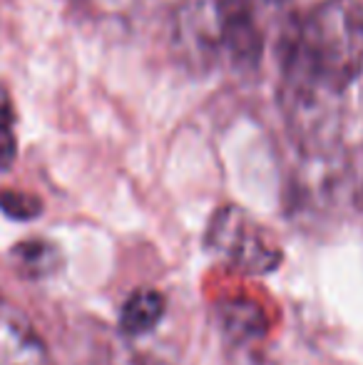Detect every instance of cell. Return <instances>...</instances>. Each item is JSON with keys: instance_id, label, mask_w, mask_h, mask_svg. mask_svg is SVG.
Wrapping results in <instances>:
<instances>
[{"instance_id": "2", "label": "cell", "mask_w": 363, "mask_h": 365, "mask_svg": "<svg viewBox=\"0 0 363 365\" xmlns=\"http://www.w3.org/2000/svg\"><path fill=\"white\" fill-rule=\"evenodd\" d=\"M207 249L242 274H272L281 264L276 239L239 207H222L207 226Z\"/></svg>"}, {"instance_id": "9", "label": "cell", "mask_w": 363, "mask_h": 365, "mask_svg": "<svg viewBox=\"0 0 363 365\" xmlns=\"http://www.w3.org/2000/svg\"><path fill=\"white\" fill-rule=\"evenodd\" d=\"M142 365H167V363H162V361H142Z\"/></svg>"}, {"instance_id": "8", "label": "cell", "mask_w": 363, "mask_h": 365, "mask_svg": "<svg viewBox=\"0 0 363 365\" xmlns=\"http://www.w3.org/2000/svg\"><path fill=\"white\" fill-rule=\"evenodd\" d=\"M0 209H3L5 217L18 219V221H28L35 219L43 209L40 199L30 197L25 192H13V189H0Z\"/></svg>"}, {"instance_id": "5", "label": "cell", "mask_w": 363, "mask_h": 365, "mask_svg": "<svg viewBox=\"0 0 363 365\" xmlns=\"http://www.w3.org/2000/svg\"><path fill=\"white\" fill-rule=\"evenodd\" d=\"M15 269L30 279H43L60 269V249L45 239H28L13 249Z\"/></svg>"}, {"instance_id": "4", "label": "cell", "mask_w": 363, "mask_h": 365, "mask_svg": "<svg viewBox=\"0 0 363 365\" xmlns=\"http://www.w3.org/2000/svg\"><path fill=\"white\" fill-rule=\"evenodd\" d=\"M167 301L160 291L140 289L125 301L120 311V328L127 336H145L165 316Z\"/></svg>"}, {"instance_id": "7", "label": "cell", "mask_w": 363, "mask_h": 365, "mask_svg": "<svg viewBox=\"0 0 363 365\" xmlns=\"http://www.w3.org/2000/svg\"><path fill=\"white\" fill-rule=\"evenodd\" d=\"M18 157V137H15V105L10 92L0 85V172L13 167Z\"/></svg>"}, {"instance_id": "3", "label": "cell", "mask_w": 363, "mask_h": 365, "mask_svg": "<svg viewBox=\"0 0 363 365\" xmlns=\"http://www.w3.org/2000/svg\"><path fill=\"white\" fill-rule=\"evenodd\" d=\"M0 365H50L40 333L23 311L0 303Z\"/></svg>"}, {"instance_id": "1", "label": "cell", "mask_w": 363, "mask_h": 365, "mask_svg": "<svg viewBox=\"0 0 363 365\" xmlns=\"http://www.w3.org/2000/svg\"><path fill=\"white\" fill-rule=\"evenodd\" d=\"M363 70V3L321 0L299 20L286 53L289 100L336 97Z\"/></svg>"}, {"instance_id": "6", "label": "cell", "mask_w": 363, "mask_h": 365, "mask_svg": "<svg viewBox=\"0 0 363 365\" xmlns=\"http://www.w3.org/2000/svg\"><path fill=\"white\" fill-rule=\"evenodd\" d=\"M224 328L234 341H254L267 331V321L262 308H257L254 303L234 301L224 308Z\"/></svg>"}, {"instance_id": "10", "label": "cell", "mask_w": 363, "mask_h": 365, "mask_svg": "<svg viewBox=\"0 0 363 365\" xmlns=\"http://www.w3.org/2000/svg\"><path fill=\"white\" fill-rule=\"evenodd\" d=\"M269 3H281V0H269Z\"/></svg>"}]
</instances>
